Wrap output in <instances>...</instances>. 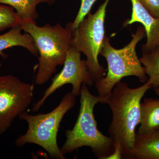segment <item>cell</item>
<instances>
[{
    "label": "cell",
    "mask_w": 159,
    "mask_h": 159,
    "mask_svg": "<svg viewBox=\"0 0 159 159\" xmlns=\"http://www.w3.org/2000/svg\"><path fill=\"white\" fill-rule=\"evenodd\" d=\"M147 81L144 85L132 89L125 83H117L107 99L112 118L108 129L114 146L119 145L122 159H130L136 133L140 123L141 101L147 91L151 88Z\"/></svg>",
    "instance_id": "6da1fadb"
},
{
    "label": "cell",
    "mask_w": 159,
    "mask_h": 159,
    "mask_svg": "<svg viewBox=\"0 0 159 159\" xmlns=\"http://www.w3.org/2000/svg\"><path fill=\"white\" fill-rule=\"evenodd\" d=\"M80 108L74 127L66 131V140L61 151L64 155L81 147H90L99 159H105L114 150L112 140L99 131L94 115L98 103L106 104L107 99L91 94L87 85L83 83L80 92Z\"/></svg>",
    "instance_id": "7a4b0ae2"
},
{
    "label": "cell",
    "mask_w": 159,
    "mask_h": 159,
    "mask_svg": "<svg viewBox=\"0 0 159 159\" xmlns=\"http://www.w3.org/2000/svg\"><path fill=\"white\" fill-rule=\"evenodd\" d=\"M19 25L31 35L39 54L35 83L44 84L56 73L57 66L63 65L67 52L72 46V31L59 23L39 27L35 21L21 20Z\"/></svg>",
    "instance_id": "3957f363"
},
{
    "label": "cell",
    "mask_w": 159,
    "mask_h": 159,
    "mask_svg": "<svg viewBox=\"0 0 159 159\" xmlns=\"http://www.w3.org/2000/svg\"><path fill=\"white\" fill-rule=\"evenodd\" d=\"M75 104L76 97L68 93L48 113L32 115L25 111L20 114L19 118L27 122L28 128L25 133L16 139V145L23 147L27 144H35L46 150L51 158L66 159L57 145V133L63 117Z\"/></svg>",
    "instance_id": "277c9868"
},
{
    "label": "cell",
    "mask_w": 159,
    "mask_h": 159,
    "mask_svg": "<svg viewBox=\"0 0 159 159\" xmlns=\"http://www.w3.org/2000/svg\"><path fill=\"white\" fill-rule=\"evenodd\" d=\"M145 34L144 28L139 27L135 34H133L130 43L121 49H115L111 45L109 38H104L100 55L106 59L108 71L105 77L95 83L100 97L107 99L116 84L123 77L135 76L140 82H146L147 76L136 52L137 44Z\"/></svg>",
    "instance_id": "5b68a950"
},
{
    "label": "cell",
    "mask_w": 159,
    "mask_h": 159,
    "mask_svg": "<svg viewBox=\"0 0 159 159\" xmlns=\"http://www.w3.org/2000/svg\"><path fill=\"white\" fill-rule=\"evenodd\" d=\"M110 1L106 0L94 14L90 12L72 31L71 44L86 57L88 70L95 84L106 74L105 69L99 63L98 56L105 37L104 20Z\"/></svg>",
    "instance_id": "8992f818"
},
{
    "label": "cell",
    "mask_w": 159,
    "mask_h": 159,
    "mask_svg": "<svg viewBox=\"0 0 159 159\" xmlns=\"http://www.w3.org/2000/svg\"><path fill=\"white\" fill-rule=\"evenodd\" d=\"M34 85L13 75L0 77V135L8 130L16 117L26 111L33 98Z\"/></svg>",
    "instance_id": "52a82bcc"
},
{
    "label": "cell",
    "mask_w": 159,
    "mask_h": 159,
    "mask_svg": "<svg viewBox=\"0 0 159 159\" xmlns=\"http://www.w3.org/2000/svg\"><path fill=\"white\" fill-rule=\"evenodd\" d=\"M80 53L71 46L67 52L62 70L52 78L51 84L46 89L42 97L33 105V112L39 110L47 99L63 86L72 84L71 93L76 97L80 95L83 84L89 86L93 85L94 82L88 70L86 60L81 59Z\"/></svg>",
    "instance_id": "ba28073f"
},
{
    "label": "cell",
    "mask_w": 159,
    "mask_h": 159,
    "mask_svg": "<svg viewBox=\"0 0 159 159\" xmlns=\"http://www.w3.org/2000/svg\"><path fill=\"white\" fill-rule=\"evenodd\" d=\"M132 13L126 25L140 23L144 26L147 36V42L142 47V51H150L159 46V19L153 17L142 6L139 0H130Z\"/></svg>",
    "instance_id": "9c48e42d"
},
{
    "label": "cell",
    "mask_w": 159,
    "mask_h": 159,
    "mask_svg": "<svg viewBox=\"0 0 159 159\" xmlns=\"http://www.w3.org/2000/svg\"><path fill=\"white\" fill-rule=\"evenodd\" d=\"M130 159H159V130L136 134Z\"/></svg>",
    "instance_id": "30bf717a"
},
{
    "label": "cell",
    "mask_w": 159,
    "mask_h": 159,
    "mask_svg": "<svg viewBox=\"0 0 159 159\" xmlns=\"http://www.w3.org/2000/svg\"><path fill=\"white\" fill-rule=\"evenodd\" d=\"M22 31L19 25L11 28L5 34L0 35V56L4 59L8 56L3 51L15 47L25 48L32 55L38 56V51L33 38L27 32L22 34Z\"/></svg>",
    "instance_id": "8fae6325"
},
{
    "label": "cell",
    "mask_w": 159,
    "mask_h": 159,
    "mask_svg": "<svg viewBox=\"0 0 159 159\" xmlns=\"http://www.w3.org/2000/svg\"><path fill=\"white\" fill-rule=\"evenodd\" d=\"M140 124L139 134L159 130V99L145 98L141 103Z\"/></svg>",
    "instance_id": "7c38bea8"
},
{
    "label": "cell",
    "mask_w": 159,
    "mask_h": 159,
    "mask_svg": "<svg viewBox=\"0 0 159 159\" xmlns=\"http://www.w3.org/2000/svg\"><path fill=\"white\" fill-rule=\"evenodd\" d=\"M57 0H0V4L8 5L15 9L22 20L35 21L39 17L36 7L41 3L53 6Z\"/></svg>",
    "instance_id": "4fadbf2b"
},
{
    "label": "cell",
    "mask_w": 159,
    "mask_h": 159,
    "mask_svg": "<svg viewBox=\"0 0 159 159\" xmlns=\"http://www.w3.org/2000/svg\"><path fill=\"white\" fill-rule=\"evenodd\" d=\"M140 62L143 65L144 72L148 75L147 80L152 88L159 87V46L150 51H142Z\"/></svg>",
    "instance_id": "5bb4252c"
},
{
    "label": "cell",
    "mask_w": 159,
    "mask_h": 159,
    "mask_svg": "<svg viewBox=\"0 0 159 159\" xmlns=\"http://www.w3.org/2000/svg\"><path fill=\"white\" fill-rule=\"evenodd\" d=\"M21 20L14 9L8 5L0 4V31L17 25Z\"/></svg>",
    "instance_id": "9a60e30c"
},
{
    "label": "cell",
    "mask_w": 159,
    "mask_h": 159,
    "mask_svg": "<svg viewBox=\"0 0 159 159\" xmlns=\"http://www.w3.org/2000/svg\"><path fill=\"white\" fill-rule=\"evenodd\" d=\"M97 0H81V4L79 11L74 21L69 23L66 26L72 31L77 29L80 23L90 12L91 8Z\"/></svg>",
    "instance_id": "2e32d148"
},
{
    "label": "cell",
    "mask_w": 159,
    "mask_h": 159,
    "mask_svg": "<svg viewBox=\"0 0 159 159\" xmlns=\"http://www.w3.org/2000/svg\"><path fill=\"white\" fill-rule=\"evenodd\" d=\"M153 17L159 19V0H139Z\"/></svg>",
    "instance_id": "e0dca14e"
},
{
    "label": "cell",
    "mask_w": 159,
    "mask_h": 159,
    "mask_svg": "<svg viewBox=\"0 0 159 159\" xmlns=\"http://www.w3.org/2000/svg\"><path fill=\"white\" fill-rule=\"evenodd\" d=\"M114 150L113 153L107 157L105 159H122V154L121 148L119 145H114Z\"/></svg>",
    "instance_id": "ac0fdd59"
},
{
    "label": "cell",
    "mask_w": 159,
    "mask_h": 159,
    "mask_svg": "<svg viewBox=\"0 0 159 159\" xmlns=\"http://www.w3.org/2000/svg\"><path fill=\"white\" fill-rule=\"evenodd\" d=\"M154 91L155 92L156 94L159 96V87L154 89Z\"/></svg>",
    "instance_id": "d6986e66"
},
{
    "label": "cell",
    "mask_w": 159,
    "mask_h": 159,
    "mask_svg": "<svg viewBox=\"0 0 159 159\" xmlns=\"http://www.w3.org/2000/svg\"><path fill=\"white\" fill-rule=\"evenodd\" d=\"M1 66H2V64H0V68H1ZM0 77H1V75H0Z\"/></svg>",
    "instance_id": "ffe728a7"
}]
</instances>
